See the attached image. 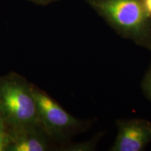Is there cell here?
I'll use <instances>...</instances> for the list:
<instances>
[{
	"mask_svg": "<svg viewBox=\"0 0 151 151\" xmlns=\"http://www.w3.org/2000/svg\"><path fill=\"white\" fill-rule=\"evenodd\" d=\"M88 4L120 37L151 51V17L141 0H93Z\"/></svg>",
	"mask_w": 151,
	"mask_h": 151,
	"instance_id": "obj_1",
	"label": "cell"
},
{
	"mask_svg": "<svg viewBox=\"0 0 151 151\" xmlns=\"http://www.w3.org/2000/svg\"><path fill=\"white\" fill-rule=\"evenodd\" d=\"M32 85L15 72L0 76V116L6 129L39 124Z\"/></svg>",
	"mask_w": 151,
	"mask_h": 151,
	"instance_id": "obj_2",
	"label": "cell"
},
{
	"mask_svg": "<svg viewBox=\"0 0 151 151\" xmlns=\"http://www.w3.org/2000/svg\"><path fill=\"white\" fill-rule=\"evenodd\" d=\"M32 88L39 124L53 144L59 145L60 148L75 135L84 132L91 126V120L76 118L46 92L35 85Z\"/></svg>",
	"mask_w": 151,
	"mask_h": 151,
	"instance_id": "obj_3",
	"label": "cell"
},
{
	"mask_svg": "<svg viewBox=\"0 0 151 151\" xmlns=\"http://www.w3.org/2000/svg\"><path fill=\"white\" fill-rule=\"evenodd\" d=\"M110 151H142L151 143V122L143 118L118 119Z\"/></svg>",
	"mask_w": 151,
	"mask_h": 151,
	"instance_id": "obj_4",
	"label": "cell"
},
{
	"mask_svg": "<svg viewBox=\"0 0 151 151\" xmlns=\"http://www.w3.org/2000/svg\"><path fill=\"white\" fill-rule=\"evenodd\" d=\"M7 130L11 137L8 151H46L54 145L39 124Z\"/></svg>",
	"mask_w": 151,
	"mask_h": 151,
	"instance_id": "obj_5",
	"label": "cell"
},
{
	"mask_svg": "<svg viewBox=\"0 0 151 151\" xmlns=\"http://www.w3.org/2000/svg\"><path fill=\"white\" fill-rule=\"evenodd\" d=\"M102 134L100 133L97 137L90 139L88 141L81 142L78 143H69L64 145L60 148L62 150H69V151H91L94 150L97 148V146L101 139Z\"/></svg>",
	"mask_w": 151,
	"mask_h": 151,
	"instance_id": "obj_6",
	"label": "cell"
},
{
	"mask_svg": "<svg viewBox=\"0 0 151 151\" xmlns=\"http://www.w3.org/2000/svg\"><path fill=\"white\" fill-rule=\"evenodd\" d=\"M141 88L145 96L151 101V64L141 82Z\"/></svg>",
	"mask_w": 151,
	"mask_h": 151,
	"instance_id": "obj_7",
	"label": "cell"
},
{
	"mask_svg": "<svg viewBox=\"0 0 151 151\" xmlns=\"http://www.w3.org/2000/svg\"><path fill=\"white\" fill-rule=\"evenodd\" d=\"M11 144V137L8 130H0V151H8Z\"/></svg>",
	"mask_w": 151,
	"mask_h": 151,
	"instance_id": "obj_8",
	"label": "cell"
},
{
	"mask_svg": "<svg viewBox=\"0 0 151 151\" xmlns=\"http://www.w3.org/2000/svg\"><path fill=\"white\" fill-rule=\"evenodd\" d=\"M141 1L147 14L151 17V0H141Z\"/></svg>",
	"mask_w": 151,
	"mask_h": 151,
	"instance_id": "obj_9",
	"label": "cell"
},
{
	"mask_svg": "<svg viewBox=\"0 0 151 151\" xmlns=\"http://www.w3.org/2000/svg\"><path fill=\"white\" fill-rule=\"evenodd\" d=\"M25 1H31V2L35 3L36 4L38 5H42V6H46L50 4L56 2V1H60V0H25Z\"/></svg>",
	"mask_w": 151,
	"mask_h": 151,
	"instance_id": "obj_10",
	"label": "cell"
},
{
	"mask_svg": "<svg viewBox=\"0 0 151 151\" xmlns=\"http://www.w3.org/2000/svg\"><path fill=\"white\" fill-rule=\"evenodd\" d=\"M4 129H6V128L5 127L4 122L2 118H1V117L0 116V130Z\"/></svg>",
	"mask_w": 151,
	"mask_h": 151,
	"instance_id": "obj_11",
	"label": "cell"
},
{
	"mask_svg": "<svg viewBox=\"0 0 151 151\" xmlns=\"http://www.w3.org/2000/svg\"><path fill=\"white\" fill-rule=\"evenodd\" d=\"M85 1H87V2H88V3H89V2H90V1H93V0H85Z\"/></svg>",
	"mask_w": 151,
	"mask_h": 151,
	"instance_id": "obj_12",
	"label": "cell"
}]
</instances>
